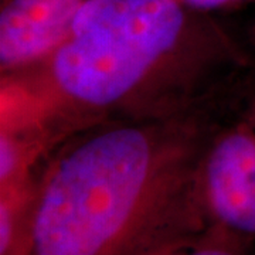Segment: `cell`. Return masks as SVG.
<instances>
[{"mask_svg":"<svg viewBox=\"0 0 255 255\" xmlns=\"http://www.w3.org/2000/svg\"><path fill=\"white\" fill-rule=\"evenodd\" d=\"M250 63L213 14L183 0H91L41 61L1 77V125L53 149L92 125L196 110Z\"/></svg>","mask_w":255,"mask_h":255,"instance_id":"obj_1","label":"cell"},{"mask_svg":"<svg viewBox=\"0 0 255 255\" xmlns=\"http://www.w3.org/2000/svg\"><path fill=\"white\" fill-rule=\"evenodd\" d=\"M221 122L211 101L65 137L37 170L31 255H157L204 231L199 167Z\"/></svg>","mask_w":255,"mask_h":255,"instance_id":"obj_2","label":"cell"},{"mask_svg":"<svg viewBox=\"0 0 255 255\" xmlns=\"http://www.w3.org/2000/svg\"><path fill=\"white\" fill-rule=\"evenodd\" d=\"M199 196L209 227L255 241V101L221 122L199 167Z\"/></svg>","mask_w":255,"mask_h":255,"instance_id":"obj_3","label":"cell"},{"mask_svg":"<svg viewBox=\"0 0 255 255\" xmlns=\"http://www.w3.org/2000/svg\"><path fill=\"white\" fill-rule=\"evenodd\" d=\"M91 0H0L1 77L41 61Z\"/></svg>","mask_w":255,"mask_h":255,"instance_id":"obj_4","label":"cell"},{"mask_svg":"<svg viewBox=\"0 0 255 255\" xmlns=\"http://www.w3.org/2000/svg\"><path fill=\"white\" fill-rule=\"evenodd\" d=\"M36 179L0 189V255H31Z\"/></svg>","mask_w":255,"mask_h":255,"instance_id":"obj_5","label":"cell"},{"mask_svg":"<svg viewBox=\"0 0 255 255\" xmlns=\"http://www.w3.org/2000/svg\"><path fill=\"white\" fill-rule=\"evenodd\" d=\"M157 255H255L253 243L217 228L207 227Z\"/></svg>","mask_w":255,"mask_h":255,"instance_id":"obj_6","label":"cell"},{"mask_svg":"<svg viewBox=\"0 0 255 255\" xmlns=\"http://www.w3.org/2000/svg\"><path fill=\"white\" fill-rule=\"evenodd\" d=\"M183 1L191 6L193 9L201 10V11H206V13L211 14L213 11L231 9V7H236L238 4L247 3L250 0H183Z\"/></svg>","mask_w":255,"mask_h":255,"instance_id":"obj_7","label":"cell"},{"mask_svg":"<svg viewBox=\"0 0 255 255\" xmlns=\"http://www.w3.org/2000/svg\"><path fill=\"white\" fill-rule=\"evenodd\" d=\"M251 43H253V46L255 47V21H254V24H253V27H251Z\"/></svg>","mask_w":255,"mask_h":255,"instance_id":"obj_8","label":"cell"}]
</instances>
